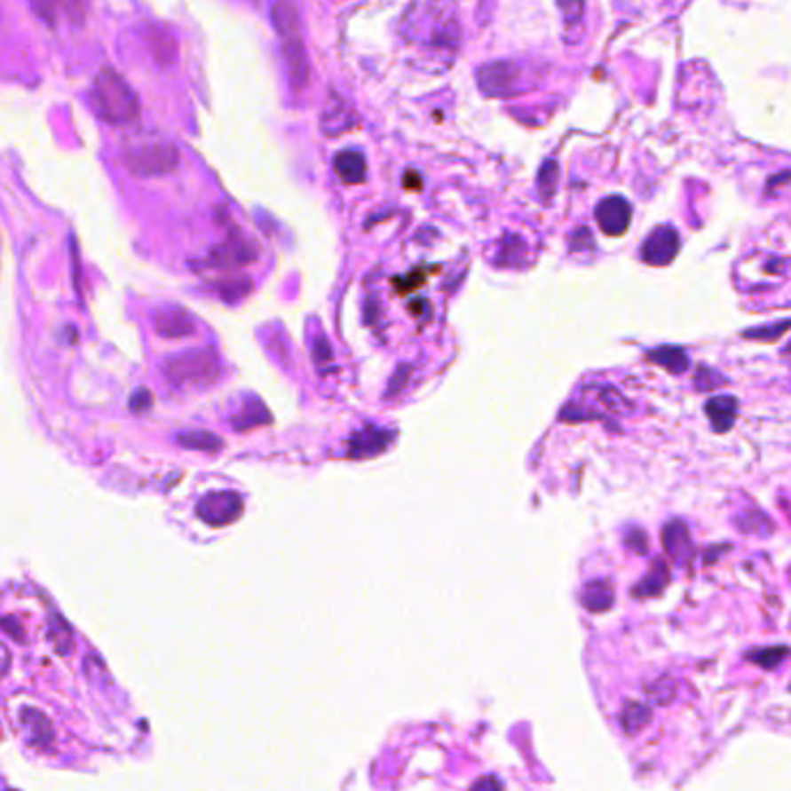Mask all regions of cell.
I'll return each mask as SVG.
<instances>
[{
	"mask_svg": "<svg viewBox=\"0 0 791 791\" xmlns=\"http://www.w3.org/2000/svg\"><path fill=\"white\" fill-rule=\"evenodd\" d=\"M91 105L105 123L112 125H128L139 116V98L123 76L112 67H105L95 76Z\"/></svg>",
	"mask_w": 791,
	"mask_h": 791,
	"instance_id": "6da1fadb",
	"label": "cell"
},
{
	"mask_svg": "<svg viewBox=\"0 0 791 791\" xmlns=\"http://www.w3.org/2000/svg\"><path fill=\"white\" fill-rule=\"evenodd\" d=\"M164 373L176 387L204 389L220 380V361L209 350H186L164 361Z\"/></svg>",
	"mask_w": 791,
	"mask_h": 791,
	"instance_id": "7a4b0ae2",
	"label": "cell"
},
{
	"mask_svg": "<svg viewBox=\"0 0 791 791\" xmlns=\"http://www.w3.org/2000/svg\"><path fill=\"white\" fill-rule=\"evenodd\" d=\"M178 151L167 141H144L125 151V167L139 178L171 174L178 167Z\"/></svg>",
	"mask_w": 791,
	"mask_h": 791,
	"instance_id": "3957f363",
	"label": "cell"
},
{
	"mask_svg": "<svg viewBox=\"0 0 791 791\" xmlns=\"http://www.w3.org/2000/svg\"><path fill=\"white\" fill-rule=\"evenodd\" d=\"M243 514V500L234 491H216L209 493L197 504V516L206 526L223 527L234 523Z\"/></svg>",
	"mask_w": 791,
	"mask_h": 791,
	"instance_id": "277c9868",
	"label": "cell"
},
{
	"mask_svg": "<svg viewBox=\"0 0 791 791\" xmlns=\"http://www.w3.org/2000/svg\"><path fill=\"white\" fill-rule=\"evenodd\" d=\"M518 76H521V70H518L516 63H511V60H493V63L481 65L477 83L491 98H504V95L514 93Z\"/></svg>",
	"mask_w": 791,
	"mask_h": 791,
	"instance_id": "5b68a950",
	"label": "cell"
},
{
	"mask_svg": "<svg viewBox=\"0 0 791 791\" xmlns=\"http://www.w3.org/2000/svg\"><path fill=\"white\" fill-rule=\"evenodd\" d=\"M30 7L51 28L60 24L82 26L86 19V0H30Z\"/></svg>",
	"mask_w": 791,
	"mask_h": 791,
	"instance_id": "8992f818",
	"label": "cell"
},
{
	"mask_svg": "<svg viewBox=\"0 0 791 791\" xmlns=\"http://www.w3.org/2000/svg\"><path fill=\"white\" fill-rule=\"evenodd\" d=\"M680 248V236L674 227H657L641 246V259L651 266H667L674 262Z\"/></svg>",
	"mask_w": 791,
	"mask_h": 791,
	"instance_id": "52a82bcc",
	"label": "cell"
},
{
	"mask_svg": "<svg viewBox=\"0 0 791 791\" xmlns=\"http://www.w3.org/2000/svg\"><path fill=\"white\" fill-rule=\"evenodd\" d=\"M153 324H155L158 336L170 340L188 338V336H193L194 331H197L193 315H190L188 311L178 308V305H164V308H160V311L155 312Z\"/></svg>",
	"mask_w": 791,
	"mask_h": 791,
	"instance_id": "ba28073f",
	"label": "cell"
},
{
	"mask_svg": "<svg viewBox=\"0 0 791 791\" xmlns=\"http://www.w3.org/2000/svg\"><path fill=\"white\" fill-rule=\"evenodd\" d=\"M599 227H602L604 234L621 236L625 229L629 227V220H632V206L622 197H606L604 202H599L597 211H595Z\"/></svg>",
	"mask_w": 791,
	"mask_h": 791,
	"instance_id": "9c48e42d",
	"label": "cell"
},
{
	"mask_svg": "<svg viewBox=\"0 0 791 791\" xmlns=\"http://www.w3.org/2000/svg\"><path fill=\"white\" fill-rule=\"evenodd\" d=\"M282 56H285V63H288L289 83H292L294 88L308 86V79H311V65H308V56H305V47L304 42H301V36L285 37V40H282Z\"/></svg>",
	"mask_w": 791,
	"mask_h": 791,
	"instance_id": "30bf717a",
	"label": "cell"
},
{
	"mask_svg": "<svg viewBox=\"0 0 791 791\" xmlns=\"http://www.w3.org/2000/svg\"><path fill=\"white\" fill-rule=\"evenodd\" d=\"M320 123H322L324 135L338 137L343 135V132H347V130H352V125H354V114H352V109L347 107V102L343 100V98L331 95L327 107H324Z\"/></svg>",
	"mask_w": 791,
	"mask_h": 791,
	"instance_id": "8fae6325",
	"label": "cell"
},
{
	"mask_svg": "<svg viewBox=\"0 0 791 791\" xmlns=\"http://www.w3.org/2000/svg\"><path fill=\"white\" fill-rule=\"evenodd\" d=\"M662 544L664 551L674 558V560H680V563H687L692 558V553H694L690 527H687L683 521H668L667 526H664Z\"/></svg>",
	"mask_w": 791,
	"mask_h": 791,
	"instance_id": "7c38bea8",
	"label": "cell"
},
{
	"mask_svg": "<svg viewBox=\"0 0 791 791\" xmlns=\"http://www.w3.org/2000/svg\"><path fill=\"white\" fill-rule=\"evenodd\" d=\"M393 435L389 431H377V428H366L359 433L352 435L350 439V456L352 458H368L382 454L392 445Z\"/></svg>",
	"mask_w": 791,
	"mask_h": 791,
	"instance_id": "4fadbf2b",
	"label": "cell"
},
{
	"mask_svg": "<svg viewBox=\"0 0 791 791\" xmlns=\"http://www.w3.org/2000/svg\"><path fill=\"white\" fill-rule=\"evenodd\" d=\"M706 415H708L710 423L716 428L717 433H727L729 428L736 422V415H739V400L736 396H716L706 403Z\"/></svg>",
	"mask_w": 791,
	"mask_h": 791,
	"instance_id": "5bb4252c",
	"label": "cell"
},
{
	"mask_svg": "<svg viewBox=\"0 0 791 791\" xmlns=\"http://www.w3.org/2000/svg\"><path fill=\"white\" fill-rule=\"evenodd\" d=\"M271 19H273V26H276L278 36L285 40V37L301 36V19L299 10L294 5L292 0H276L273 3V10H271Z\"/></svg>",
	"mask_w": 791,
	"mask_h": 791,
	"instance_id": "9a60e30c",
	"label": "cell"
},
{
	"mask_svg": "<svg viewBox=\"0 0 791 791\" xmlns=\"http://www.w3.org/2000/svg\"><path fill=\"white\" fill-rule=\"evenodd\" d=\"M334 170L340 181L357 186V183H364L366 178V160L359 151H343L336 155Z\"/></svg>",
	"mask_w": 791,
	"mask_h": 791,
	"instance_id": "2e32d148",
	"label": "cell"
},
{
	"mask_svg": "<svg viewBox=\"0 0 791 791\" xmlns=\"http://www.w3.org/2000/svg\"><path fill=\"white\" fill-rule=\"evenodd\" d=\"M581 602H583V606L588 611H595V613L611 609V604H613V586L606 579L590 581V583H586L583 592H581Z\"/></svg>",
	"mask_w": 791,
	"mask_h": 791,
	"instance_id": "e0dca14e",
	"label": "cell"
},
{
	"mask_svg": "<svg viewBox=\"0 0 791 791\" xmlns=\"http://www.w3.org/2000/svg\"><path fill=\"white\" fill-rule=\"evenodd\" d=\"M648 361L651 364L662 366L667 368L668 373H674V376H680V373H685L690 368V359H687V352H683L680 347H657V350L648 352Z\"/></svg>",
	"mask_w": 791,
	"mask_h": 791,
	"instance_id": "ac0fdd59",
	"label": "cell"
},
{
	"mask_svg": "<svg viewBox=\"0 0 791 791\" xmlns=\"http://www.w3.org/2000/svg\"><path fill=\"white\" fill-rule=\"evenodd\" d=\"M668 579H671V572H668L667 560H655V565L645 574V579L634 588V595L637 597H655V595H660L667 588Z\"/></svg>",
	"mask_w": 791,
	"mask_h": 791,
	"instance_id": "d6986e66",
	"label": "cell"
},
{
	"mask_svg": "<svg viewBox=\"0 0 791 791\" xmlns=\"http://www.w3.org/2000/svg\"><path fill=\"white\" fill-rule=\"evenodd\" d=\"M21 724H24L26 733H28V739L33 740L36 745L51 743L53 732H51V727H49V720L42 716L40 710H33V708L21 710Z\"/></svg>",
	"mask_w": 791,
	"mask_h": 791,
	"instance_id": "ffe728a7",
	"label": "cell"
},
{
	"mask_svg": "<svg viewBox=\"0 0 791 791\" xmlns=\"http://www.w3.org/2000/svg\"><path fill=\"white\" fill-rule=\"evenodd\" d=\"M269 422H271L269 410L264 407L262 400L250 399L246 403V407H243V410H241L234 419H232V426H234L236 431H250V428H257V426H262V423H269Z\"/></svg>",
	"mask_w": 791,
	"mask_h": 791,
	"instance_id": "44dd1931",
	"label": "cell"
},
{
	"mask_svg": "<svg viewBox=\"0 0 791 791\" xmlns=\"http://www.w3.org/2000/svg\"><path fill=\"white\" fill-rule=\"evenodd\" d=\"M736 523H739L740 533L745 534H759V537H766V534L773 533V523L768 521V516L759 510H745L736 516Z\"/></svg>",
	"mask_w": 791,
	"mask_h": 791,
	"instance_id": "7402d4cb",
	"label": "cell"
},
{
	"mask_svg": "<svg viewBox=\"0 0 791 791\" xmlns=\"http://www.w3.org/2000/svg\"><path fill=\"white\" fill-rule=\"evenodd\" d=\"M178 445L188 447V449H197V452L216 454L223 449V439L216 438L213 433H206V431H190V433L178 435Z\"/></svg>",
	"mask_w": 791,
	"mask_h": 791,
	"instance_id": "603a6c76",
	"label": "cell"
},
{
	"mask_svg": "<svg viewBox=\"0 0 791 791\" xmlns=\"http://www.w3.org/2000/svg\"><path fill=\"white\" fill-rule=\"evenodd\" d=\"M592 392H595V396H592V399L597 400L604 410L613 412V415H628V412L632 410V405L622 399L618 389L606 387V384H595V387H592Z\"/></svg>",
	"mask_w": 791,
	"mask_h": 791,
	"instance_id": "cb8c5ba5",
	"label": "cell"
},
{
	"mask_svg": "<svg viewBox=\"0 0 791 791\" xmlns=\"http://www.w3.org/2000/svg\"><path fill=\"white\" fill-rule=\"evenodd\" d=\"M246 248L248 246L243 243V241H236V243L232 241V243H225V246L216 248V252H213V259H216V264H220V266H227V264L250 262L255 255H248Z\"/></svg>",
	"mask_w": 791,
	"mask_h": 791,
	"instance_id": "d4e9b609",
	"label": "cell"
},
{
	"mask_svg": "<svg viewBox=\"0 0 791 791\" xmlns=\"http://www.w3.org/2000/svg\"><path fill=\"white\" fill-rule=\"evenodd\" d=\"M722 384H727L724 376H720L717 370L708 368V366H701V368L697 370V376H694V389L701 393L716 392V389H720Z\"/></svg>",
	"mask_w": 791,
	"mask_h": 791,
	"instance_id": "484cf974",
	"label": "cell"
},
{
	"mask_svg": "<svg viewBox=\"0 0 791 791\" xmlns=\"http://www.w3.org/2000/svg\"><path fill=\"white\" fill-rule=\"evenodd\" d=\"M648 720H651V710L641 706V703H629L628 708L622 710V724L632 733L639 732Z\"/></svg>",
	"mask_w": 791,
	"mask_h": 791,
	"instance_id": "4316f807",
	"label": "cell"
},
{
	"mask_svg": "<svg viewBox=\"0 0 791 791\" xmlns=\"http://www.w3.org/2000/svg\"><path fill=\"white\" fill-rule=\"evenodd\" d=\"M787 653H789L787 648H762V651L750 653L747 660H752V662H756L763 668H775L782 660H785Z\"/></svg>",
	"mask_w": 791,
	"mask_h": 791,
	"instance_id": "83f0119b",
	"label": "cell"
},
{
	"mask_svg": "<svg viewBox=\"0 0 791 791\" xmlns=\"http://www.w3.org/2000/svg\"><path fill=\"white\" fill-rule=\"evenodd\" d=\"M789 328H791V320H785V322L771 324V327L750 328V331H745V338H756V340H763V343H771V340L779 338V336H785Z\"/></svg>",
	"mask_w": 791,
	"mask_h": 791,
	"instance_id": "f1b7e54d",
	"label": "cell"
},
{
	"mask_svg": "<svg viewBox=\"0 0 791 791\" xmlns=\"http://www.w3.org/2000/svg\"><path fill=\"white\" fill-rule=\"evenodd\" d=\"M556 183H558V164L553 162V160H549L540 171V193L544 200H551L553 193H556Z\"/></svg>",
	"mask_w": 791,
	"mask_h": 791,
	"instance_id": "f546056e",
	"label": "cell"
},
{
	"mask_svg": "<svg viewBox=\"0 0 791 791\" xmlns=\"http://www.w3.org/2000/svg\"><path fill=\"white\" fill-rule=\"evenodd\" d=\"M558 5L563 10V17L567 21V26L579 24L581 17H583V0H558Z\"/></svg>",
	"mask_w": 791,
	"mask_h": 791,
	"instance_id": "4dcf8cb0",
	"label": "cell"
},
{
	"mask_svg": "<svg viewBox=\"0 0 791 791\" xmlns=\"http://www.w3.org/2000/svg\"><path fill=\"white\" fill-rule=\"evenodd\" d=\"M628 546L634 553H645L648 551V537H645L641 530H634V533L628 537Z\"/></svg>",
	"mask_w": 791,
	"mask_h": 791,
	"instance_id": "1f68e13d",
	"label": "cell"
},
{
	"mask_svg": "<svg viewBox=\"0 0 791 791\" xmlns=\"http://www.w3.org/2000/svg\"><path fill=\"white\" fill-rule=\"evenodd\" d=\"M312 354H315V361L317 364H328V361H331V350H328V343L324 338H317V343H315V352H312Z\"/></svg>",
	"mask_w": 791,
	"mask_h": 791,
	"instance_id": "d6a6232c",
	"label": "cell"
},
{
	"mask_svg": "<svg viewBox=\"0 0 791 791\" xmlns=\"http://www.w3.org/2000/svg\"><path fill=\"white\" fill-rule=\"evenodd\" d=\"M151 400H153L151 393L141 389V392L135 393V399H132V410L144 412V410H146V407H151Z\"/></svg>",
	"mask_w": 791,
	"mask_h": 791,
	"instance_id": "836d02e7",
	"label": "cell"
},
{
	"mask_svg": "<svg viewBox=\"0 0 791 791\" xmlns=\"http://www.w3.org/2000/svg\"><path fill=\"white\" fill-rule=\"evenodd\" d=\"M472 791H502V789H500V782L495 778H484L472 787Z\"/></svg>",
	"mask_w": 791,
	"mask_h": 791,
	"instance_id": "e575fe53",
	"label": "cell"
},
{
	"mask_svg": "<svg viewBox=\"0 0 791 791\" xmlns=\"http://www.w3.org/2000/svg\"><path fill=\"white\" fill-rule=\"evenodd\" d=\"M7 668H10V653L5 645H0V676H5Z\"/></svg>",
	"mask_w": 791,
	"mask_h": 791,
	"instance_id": "d590c367",
	"label": "cell"
},
{
	"mask_svg": "<svg viewBox=\"0 0 791 791\" xmlns=\"http://www.w3.org/2000/svg\"><path fill=\"white\" fill-rule=\"evenodd\" d=\"M0 625H7V632L12 634L14 639H24V632H21V628H19V625H10V622L5 621V618H0Z\"/></svg>",
	"mask_w": 791,
	"mask_h": 791,
	"instance_id": "8d00e7d4",
	"label": "cell"
},
{
	"mask_svg": "<svg viewBox=\"0 0 791 791\" xmlns=\"http://www.w3.org/2000/svg\"><path fill=\"white\" fill-rule=\"evenodd\" d=\"M789 354H791V345L785 350V357H789Z\"/></svg>",
	"mask_w": 791,
	"mask_h": 791,
	"instance_id": "74e56055",
	"label": "cell"
}]
</instances>
